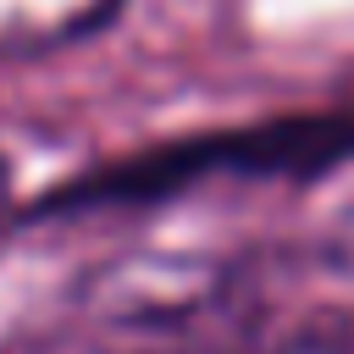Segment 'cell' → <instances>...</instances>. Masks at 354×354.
I'll list each match as a JSON object with an SVG mask.
<instances>
[{"instance_id": "1", "label": "cell", "mask_w": 354, "mask_h": 354, "mask_svg": "<svg viewBox=\"0 0 354 354\" xmlns=\"http://www.w3.org/2000/svg\"><path fill=\"white\" fill-rule=\"evenodd\" d=\"M116 11L122 0H0V61H39L88 44Z\"/></svg>"}]
</instances>
